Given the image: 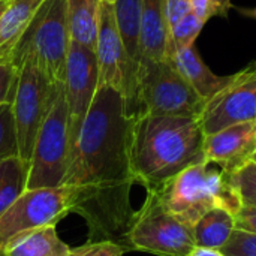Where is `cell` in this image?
I'll use <instances>...</instances> for the list:
<instances>
[{
    "label": "cell",
    "mask_w": 256,
    "mask_h": 256,
    "mask_svg": "<svg viewBox=\"0 0 256 256\" xmlns=\"http://www.w3.org/2000/svg\"><path fill=\"white\" fill-rule=\"evenodd\" d=\"M189 12H192L190 0H165V20L168 32Z\"/></svg>",
    "instance_id": "obj_29"
},
{
    "label": "cell",
    "mask_w": 256,
    "mask_h": 256,
    "mask_svg": "<svg viewBox=\"0 0 256 256\" xmlns=\"http://www.w3.org/2000/svg\"><path fill=\"white\" fill-rule=\"evenodd\" d=\"M236 228L256 234V208L243 206L236 214Z\"/></svg>",
    "instance_id": "obj_30"
},
{
    "label": "cell",
    "mask_w": 256,
    "mask_h": 256,
    "mask_svg": "<svg viewBox=\"0 0 256 256\" xmlns=\"http://www.w3.org/2000/svg\"><path fill=\"white\" fill-rule=\"evenodd\" d=\"M102 2H106V3H111V4H114V2H116V0H102Z\"/></svg>",
    "instance_id": "obj_34"
},
{
    "label": "cell",
    "mask_w": 256,
    "mask_h": 256,
    "mask_svg": "<svg viewBox=\"0 0 256 256\" xmlns=\"http://www.w3.org/2000/svg\"><path fill=\"white\" fill-rule=\"evenodd\" d=\"M220 252L225 256H256V234L236 228Z\"/></svg>",
    "instance_id": "obj_25"
},
{
    "label": "cell",
    "mask_w": 256,
    "mask_h": 256,
    "mask_svg": "<svg viewBox=\"0 0 256 256\" xmlns=\"http://www.w3.org/2000/svg\"><path fill=\"white\" fill-rule=\"evenodd\" d=\"M166 44L165 0H141V58L166 60Z\"/></svg>",
    "instance_id": "obj_17"
},
{
    "label": "cell",
    "mask_w": 256,
    "mask_h": 256,
    "mask_svg": "<svg viewBox=\"0 0 256 256\" xmlns=\"http://www.w3.org/2000/svg\"><path fill=\"white\" fill-rule=\"evenodd\" d=\"M198 120L204 135L256 120V68L234 74L230 84L206 102Z\"/></svg>",
    "instance_id": "obj_11"
},
{
    "label": "cell",
    "mask_w": 256,
    "mask_h": 256,
    "mask_svg": "<svg viewBox=\"0 0 256 256\" xmlns=\"http://www.w3.org/2000/svg\"><path fill=\"white\" fill-rule=\"evenodd\" d=\"M18 156V138L12 105L4 104L0 106V162Z\"/></svg>",
    "instance_id": "obj_23"
},
{
    "label": "cell",
    "mask_w": 256,
    "mask_h": 256,
    "mask_svg": "<svg viewBox=\"0 0 256 256\" xmlns=\"http://www.w3.org/2000/svg\"><path fill=\"white\" fill-rule=\"evenodd\" d=\"M156 190L165 207L190 226L213 208L237 214L243 207L232 176L207 160L183 170Z\"/></svg>",
    "instance_id": "obj_3"
},
{
    "label": "cell",
    "mask_w": 256,
    "mask_h": 256,
    "mask_svg": "<svg viewBox=\"0 0 256 256\" xmlns=\"http://www.w3.org/2000/svg\"><path fill=\"white\" fill-rule=\"evenodd\" d=\"M166 60L171 62V64L178 70V74L194 87V90L206 102L216 93H219L224 87H226L232 80V75L219 76L212 72L202 62L195 46L177 51Z\"/></svg>",
    "instance_id": "obj_15"
},
{
    "label": "cell",
    "mask_w": 256,
    "mask_h": 256,
    "mask_svg": "<svg viewBox=\"0 0 256 256\" xmlns=\"http://www.w3.org/2000/svg\"><path fill=\"white\" fill-rule=\"evenodd\" d=\"M204 132L196 117L135 112L130 128V170L135 183L158 189L183 170L204 162Z\"/></svg>",
    "instance_id": "obj_2"
},
{
    "label": "cell",
    "mask_w": 256,
    "mask_h": 256,
    "mask_svg": "<svg viewBox=\"0 0 256 256\" xmlns=\"http://www.w3.org/2000/svg\"><path fill=\"white\" fill-rule=\"evenodd\" d=\"M28 162L14 156L0 162V214L27 189Z\"/></svg>",
    "instance_id": "obj_21"
},
{
    "label": "cell",
    "mask_w": 256,
    "mask_h": 256,
    "mask_svg": "<svg viewBox=\"0 0 256 256\" xmlns=\"http://www.w3.org/2000/svg\"><path fill=\"white\" fill-rule=\"evenodd\" d=\"M16 81L18 68L10 62L0 63V106L4 104H12Z\"/></svg>",
    "instance_id": "obj_28"
},
{
    "label": "cell",
    "mask_w": 256,
    "mask_h": 256,
    "mask_svg": "<svg viewBox=\"0 0 256 256\" xmlns=\"http://www.w3.org/2000/svg\"><path fill=\"white\" fill-rule=\"evenodd\" d=\"M126 249L116 242L111 240H99V242H88L70 248L66 256H124Z\"/></svg>",
    "instance_id": "obj_26"
},
{
    "label": "cell",
    "mask_w": 256,
    "mask_h": 256,
    "mask_svg": "<svg viewBox=\"0 0 256 256\" xmlns=\"http://www.w3.org/2000/svg\"><path fill=\"white\" fill-rule=\"evenodd\" d=\"M76 198L75 186L26 189L12 206L0 214V248L14 236L57 224L72 213Z\"/></svg>",
    "instance_id": "obj_9"
},
{
    "label": "cell",
    "mask_w": 256,
    "mask_h": 256,
    "mask_svg": "<svg viewBox=\"0 0 256 256\" xmlns=\"http://www.w3.org/2000/svg\"><path fill=\"white\" fill-rule=\"evenodd\" d=\"M70 38L66 22V0H45L26 32L12 63L30 58L50 80L60 86L69 52Z\"/></svg>",
    "instance_id": "obj_6"
},
{
    "label": "cell",
    "mask_w": 256,
    "mask_h": 256,
    "mask_svg": "<svg viewBox=\"0 0 256 256\" xmlns=\"http://www.w3.org/2000/svg\"><path fill=\"white\" fill-rule=\"evenodd\" d=\"M192 12L202 21H208L212 16H226L232 8L231 0H190Z\"/></svg>",
    "instance_id": "obj_27"
},
{
    "label": "cell",
    "mask_w": 256,
    "mask_h": 256,
    "mask_svg": "<svg viewBox=\"0 0 256 256\" xmlns=\"http://www.w3.org/2000/svg\"><path fill=\"white\" fill-rule=\"evenodd\" d=\"M10 0H0V15L3 14V10L6 9V6H8V3H9Z\"/></svg>",
    "instance_id": "obj_33"
},
{
    "label": "cell",
    "mask_w": 256,
    "mask_h": 256,
    "mask_svg": "<svg viewBox=\"0 0 256 256\" xmlns=\"http://www.w3.org/2000/svg\"><path fill=\"white\" fill-rule=\"evenodd\" d=\"M45 0H10L0 15V63L10 62Z\"/></svg>",
    "instance_id": "obj_14"
},
{
    "label": "cell",
    "mask_w": 256,
    "mask_h": 256,
    "mask_svg": "<svg viewBox=\"0 0 256 256\" xmlns=\"http://www.w3.org/2000/svg\"><path fill=\"white\" fill-rule=\"evenodd\" d=\"M72 152L70 117L60 87L39 129L28 160L27 189L62 186Z\"/></svg>",
    "instance_id": "obj_7"
},
{
    "label": "cell",
    "mask_w": 256,
    "mask_h": 256,
    "mask_svg": "<svg viewBox=\"0 0 256 256\" xmlns=\"http://www.w3.org/2000/svg\"><path fill=\"white\" fill-rule=\"evenodd\" d=\"M94 52L99 69V87H112L120 92L126 98L129 111L135 114L138 66L130 60L122 40L114 16V6L106 2H102L100 4V21Z\"/></svg>",
    "instance_id": "obj_10"
},
{
    "label": "cell",
    "mask_w": 256,
    "mask_h": 256,
    "mask_svg": "<svg viewBox=\"0 0 256 256\" xmlns=\"http://www.w3.org/2000/svg\"><path fill=\"white\" fill-rule=\"evenodd\" d=\"M256 153V120L237 123L204 136V156L234 176Z\"/></svg>",
    "instance_id": "obj_13"
},
{
    "label": "cell",
    "mask_w": 256,
    "mask_h": 256,
    "mask_svg": "<svg viewBox=\"0 0 256 256\" xmlns=\"http://www.w3.org/2000/svg\"><path fill=\"white\" fill-rule=\"evenodd\" d=\"M189 256H225L220 250L214 249H204V248H195Z\"/></svg>",
    "instance_id": "obj_31"
},
{
    "label": "cell",
    "mask_w": 256,
    "mask_h": 256,
    "mask_svg": "<svg viewBox=\"0 0 256 256\" xmlns=\"http://www.w3.org/2000/svg\"><path fill=\"white\" fill-rule=\"evenodd\" d=\"M62 88L70 117V132L74 146L81 124L99 88L98 58L93 50L70 42Z\"/></svg>",
    "instance_id": "obj_12"
},
{
    "label": "cell",
    "mask_w": 256,
    "mask_h": 256,
    "mask_svg": "<svg viewBox=\"0 0 256 256\" xmlns=\"http://www.w3.org/2000/svg\"><path fill=\"white\" fill-rule=\"evenodd\" d=\"M136 112L200 117L206 100L168 60L140 58L135 86Z\"/></svg>",
    "instance_id": "obj_5"
},
{
    "label": "cell",
    "mask_w": 256,
    "mask_h": 256,
    "mask_svg": "<svg viewBox=\"0 0 256 256\" xmlns=\"http://www.w3.org/2000/svg\"><path fill=\"white\" fill-rule=\"evenodd\" d=\"M236 230V214L225 208L207 212L194 225V238L196 248L222 250Z\"/></svg>",
    "instance_id": "obj_19"
},
{
    "label": "cell",
    "mask_w": 256,
    "mask_h": 256,
    "mask_svg": "<svg viewBox=\"0 0 256 256\" xmlns=\"http://www.w3.org/2000/svg\"><path fill=\"white\" fill-rule=\"evenodd\" d=\"M255 68H256V63H255Z\"/></svg>",
    "instance_id": "obj_36"
},
{
    "label": "cell",
    "mask_w": 256,
    "mask_h": 256,
    "mask_svg": "<svg viewBox=\"0 0 256 256\" xmlns=\"http://www.w3.org/2000/svg\"><path fill=\"white\" fill-rule=\"evenodd\" d=\"M206 21L198 18L194 12H189L183 16L174 27L168 32V44H166V58H170L174 52L190 48L195 45L200 33L202 32Z\"/></svg>",
    "instance_id": "obj_22"
},
{
    "label": "cell",
    "mask_w": 256,
    "mask_h": 256,
    "mask_svg": "<svg viewBox=\"0 0 256 256\" xmlns=\"http://www.w3.org/2000/svg\"><path fill=\"white\" fill-rule=\"evenodd\" d=\"M102 0H66V22L70 42L94 51Z\"/></svg>",
    "instance_id": "obj_18"
},
{
    "label": "cell",
    "mask_w": 256,
    "mask_h": 256,
    "mask_svg": "<svg viewBox=\"0 0 256 256\" xmlns=\"http://www.w3.org/2000/svg\"><path fill=\"white\" fill-rule=\"evenodd\" d=\"M122 246L126 252L156 256H189L196 248L194 226L172 214L156 189H147L146 200L134 213Z\"/></svg>",
    "instance_id": "obj_4"
},
{
    "label": "cell",
    "mask_w": 256,
    "mask_h": 256,
    "mask_svg": "<svg viewBox=\"0 0 256 256\" xmlns=\"http://www.w3.org/2000/svg\"><path fill=\"white\" fill-rule=\"evenodd\" d=\"M114 16L130 60L138 66L141 39V0H116Z\"/></svg>",
    "instance_id": "obj_20"
},
{
    "label": "cell",
    "mask_w": 256,
    "mask_h": 256,
    "mask_svg": "<svg viewBox=\"0 0 256 256\" xmlns=\"http://www.w3.org/2000/svg\"><path fill=\"white\" fill-rule=\"evenodd\" d=\"M238 10L246 15V16H252V18H256V8H252V9H243V8H238Z\"/></svg>",
    "instance_id": "obj_32"
},
{
    "label": "cell",
    "mask_w": 256,
    "mask_h": 256,
    "mask_svg": "<svg viewBox=\"0 0 256 256\" xmlns=\"http://www.w3.org/2000/svg\"><path fill=\"white\" fill-rule=\"evenodd\" d=\"M132 118L120 92L99 87L72 146L63 184L76 189L72 213L84 219L88 242L122 244L134 218L130 192L135 180L129 158Z\"/></svg>",
    "instance_id": "obj_1"
},
{
    "label": "cell",
    "mask_w": 256,
    "mask_h": 256,
    "mask_svg": "<svg viewBox=\"0 0 256 256\" xmlns=\"http://www.w3.org/2000/svg\"><path fill=\"white\" fill-rule=\"evenodd\" d=\"M62 87L51 80L30 60L18 64V81L12 99V114L18 138V156L28 162L39 129Z\"/></svg>",
    "instance_id": "obj_8"
},
{
    "label": "cell",
    "mask_w": 256,
    "mask_h": 256,
    "mask_svg": "<svg viewBox=\"0 0 256 256\" xmlns=\"http://www.w3.org/2000/svg\"><path fill=\"white\" fill-rule=\"evenodd\" d=\"M252 160H254V162H255V164H256V153H255V154H254V158H252Z\"/></svg>",
    "instance_id": "obj_35"
},
{
    "label": "cell",
    "mask_w": 256,
    "mask_h": 256,
    "mask_svg": "<svg viewBox=\"0 0 256 256\" xmlns=\"http://www.w3.org/2000/svg\"><path fill=\"white\" fill-rule=\"evenodd\" d=\"M69 249L56 226L48 225L14 236L0 248V256H66Z\"/></svg>",
    "instance_id": "obj_16"
},
{
    "label": "cell",
    "mask_w": 256,
    "mask_h": 256,
    "mask_svg": "<svg viewBox=\"0 0 256 256\" xmlns=\"http://www.w3.org/2000/svg\"><path fill=\"white\" fill-rule=\"evenodd\" d=\"M243 206L256 208V164L250 160L232 176Z\"/></svg>",
    "instance_id": "obj_24"
}]
</instances>
